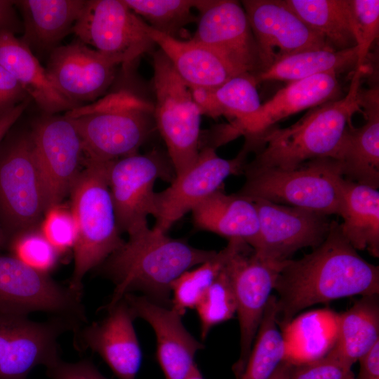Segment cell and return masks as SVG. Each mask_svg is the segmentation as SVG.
I'll list each match as a JSON object with an SVG mask.
<instances>
[{"label":"cell","mask_w":379,"mask_h":379,"mask_svg":"<svg viewBox=\"0 0 379 379\" xmlns=\"http://www.w3.org/2000/svg\"><path fill=\"white\" fill-rule=\"evenodd\" d=\"M277 320L286 328L300 311L353 295L379 293V267L365 260L331 221L325 240L298 260H288L274 284Z\"/></svg>","instance_id":"cell-1"},{"label":"cell","mask_w":379,"mask_h":379,"mask_svg":"<svg viewBox=\"0 0 379 379\" xmlns=\"http://www.w3.org/2000/svg\"><path fill=\"white\" fill-rule=\"evenodd\" d=\"M82 294L53 280L16 258L0 255V312L27 316L43 312L84 325Z\"/></svg>","instance_id":"cell-10"},{"label":"cell","mask_w":379,"mask_h":379,"mask_svg":"<svg viewBox=\"0 0 379 379\" xmlns=\"http://www.w3.org/2000/svg\"><path fill=\"white\" fill-rule=\"evenodd\" d=\"M216 253L149 227L130 234L128 241L101 264L103 272L115 285L105 309L133 291L142 292L143 295L166 305L173 282Z\"/></svg>","instance_id":"cell-2"},{"label":"cell","mask_w":379,"mask_h":379,"mask_svg":"<svg viewBox=\"0 0 379 379\" xmlns=\"http://www.w3.org/2000/svg\"><path fill=\"white\" fill-rule=\"evenodd\" d=\"M284 262L263 259L248 244H244L227 263L234 289L240 329V354L233 366L237 378L244 369L277 275Z\"/></svg>","instance_id":"cell-14"},{"label":"cell","mask_w":379,"mask_h":379,"mask_svg":"<svg viewBox=\"0 0 379 379\" xmlns=\"http://www.w3.org/2000/svg\"><path fill=\"white\" fill-rule=\"evenodd\" d=\"M339 215L342 232L356 250L367 249L379 257V192L377 189L346 180L341 182Z\"/></svg>","instance_id":"cell-28"},{"label":"cell","mask_w":379,"mask_h":379,"mask_svg":"<svg viewBox=\"0 0 379 379\" xmlns=\"http://www.w3.org/2000/svg\"><path fill=\"white\" fill-rule=\"evenodd\" d=\"M28 98L18 82L0 64V114Z\"/></svg>","instance_id":"cell-42"},{"label":"cell","mask_w":379,"mask_h":379,"mask_svg":"<svg viewBox=\"0 0 379 379\" xmlns=\"http://www.w3.org/2000/svg\"><path fill=\"white\" fill-rule=\"evenodd\" d=\"M148 31L155 45L191 90L213 89L241 74L218 53L201 43L192 39L180 40L149 26Z\"/></svg>","instance_id":"cell-24"},{"label":"cell","mask_w":379,"mask_h":379,"mask_svg":"<svg viewBox=\"0 0 379 379\" xmlns=\"http://www.w3.org/2000/svg\"><path fill=\"white\" fill-rule=\"evenodd\" d=\"M153 67L156 97L153 105L154 120L178 176L190 168L198 157L202 114L190 88L160 50L154 54Z\"/></svg>","instance_id":"cell-8"},{"label":"cell","mask_w":379,"mask_h":379,"mask_svg":"<svg viewBox=\"0 0 379 379\" xmlns=\"http://www.w3.org/2000/svg\"><path fill=\"white\" fill-rule=\"evenodd\" d=\"M81 326L58 317L39 322L0 312V379H28L35 367L54 364L60 359L59 338Z\"/></svg>","instance_id":"cell-12"},{"label":"cell","mask_w":379,"mask_h":379,"mask_svg":"<svg viewBox=\"0 0 379 379\" xmlns=\"http://www.w3.org/2000/svg\"><path fill=\"white\" fill-rule=\"evenodd\" d=\"M359 41L356 67L364 66L370 48L379 34V1L351 0Z\"/></svg>","instance_id":"cell-39"},{"label":"cell","mask_w":379,"mask_h":379,"mask_svg":"<svg viewBox=\"0 0 379 379\" xmlns=\"http://www.w3.org/2000/svg\"><path fill=\"white\" fill-rule=\"evenodd\" d=\"M241 4L259 50L262 71L281 58L294 53L334 50L284 0H244Z\"/></svg>","instance_id":"cell-17"},{"label":"cell","mask_w":379,"mask_h":379,"mask_svg":"<svg viewBox=\"0 0 379 379\" xmlns=\"http://www.w3.org/2000/svg\"><path fill=\"white\" fill-rule=\"evenodd\" d=\"M7 243V237L0 224V249L2 248Z\"/></svg>","instance_id":"cell-48"},{"label":"cell","mask_w":379,"mask_h":379,"mask_svg":"<svg viewBox=\"0 0 379 379\" xmlns=\"http://www.w3.org/2000/svg\"><path fill=\"white\" fill-rule=\"evenodd\" d=\"M28 102L29 100H26L0 114V144L23 113Z\"/></svg>","instance_id":"cell-45"},{"label":"cell","mask_w":379,"mask_h":379,"mask_svg":"<svg viewBox=\"0 0 379 379\" xmlns=\"http://www.w3.org/2000/svg\"><path fill=\"white\" fill-rule=\"evenodd\" d=\"M30 134L49 208L62 204L85 164L79 132L65 115L48 114L35 123Z\"/></svg>","instance_id":"cell-15"},{"label":"cell","mask_w":379,"mask_h":379,"mask_svg":"<svg viewBox=\"0 0 379 379\" xmlns=\"http://www.w3.org/2000/svg\"><path fill=\"white\" fill-rule=\"evenodd\" d=\"M352 366L327 353L314 359L294 363L290 379H354Z\"/></svg>","instance_id":"cell-40"},{"label":"cell","mask_w":379,"mask_h":379,"mask_svg":"<svg viewBox=\"0 0 379 379\" xmlns=\"http://www.w3.org/2000/svg\"><path fill=\"white\" fill-rule=\"evenodd\" d=\"M0 64L46 114L68 112L79 107L56 88L46 68L41 66L30 48L13 33H0Z\"/></svg>","instance_id":"cell-25"},{"label":"cell","mask_w":379,"mask_h":379,"mask_svg":"<svg viewBox=\"0 0 379 379\" xmlns=\"http://www.w3.org/2000/svg\"><path fill=\"white\" fill-rule=\"evenodd\" d=\"M109 162L85 161L69 193L77 236L68 286L80 294L86 273L101 265L124 243L108 185Z\"/></svg>","instance_id":"cell-4"},{"label":"cell","mask_w":379,"mask_h":379,"mask_svg":"<svg viewBox=\"0 0 379 379\" xmlns=\"http://www.w3.org/2000/svg\"><path fill=\"white\" fill-rule=\"evenodd\" d=\"M101 321L83 325L74 333L79 350L90 349L105 361L119 379H135L142 361L135 319L124 299L107 310Z\"/></svg>","instance_id":"cell-20"},{"label":"cell","mask_w":379,"mask_h":379,"mask_svg":"<svg viewBox=\"0 0 379 379\" xmlns=\"http://www.w3.org/2000/svg\"><path fill=\"white\" fill-rule=\"evenodd\" d=\"M361 107L366 123L345 128L335 159L345 179L371 187H379V91L378 86L361 90Z\"/></svg>","instance_id":"cell-23"},{"label":"cell","mask_w":379,"mask_h":379,"mask_svg":"<svg viewBox=\"0 0 379 379\" xmlns=\"http://www.w3.org/2000/svg\"><path fill=\"white\" fill-rule=\"evenodd\" d=\"M358 361L359 373L354 379H379V342Z\"/></svg>","instance_id":"cell-43"},{"label":"cell","mask_w":379,"mask_h":379,"mask_svg":"<svg viewBox=\"0 0 379 379\" xmlns=\"http://www.w3.org/2000/svg\"><path fill=\"white\" fill-rule=\"evenodd\" d=\"M50 53L46 69L51 80L78 106L102 95L114 79L117 66L78 39Z\"/></svg>","instance_id":"cell-22"},{"label":"cell","mask_w":379,"mask_h":379,"mask_svg":"<svg viewBox=\"0 0 379 379\" xmlns=\"http://www.w3.org/2000/svg\"><path fill=\"white\" fill-rule=\"evenodd\" d=\"M48 208L30 133H7L0 144V224L7 241L38 227Z\"/></svg>","instance_id":"cell-7"},{"label":"cell","mask_w":379,"mask_h":379,"mask_svg":"<svg viewBox=\"0 0 379 379\" xmlns=\"http://www.w3.org/2000/svg\"><path fill=\"white\" fill-rule=\"evenodd\" d=\"M193 41L211 48L241 74L262 71L259 50L241 3L201 0Z\"/></svg>","instance_id":"cell-18"},{"label":"cell","mask_w":379,"mask_h":379,"mask_svg":"<svg viewBox=\"0 0 379 379\" xmlns=\"http://www.w3.org/2000/svg\"><path fill=\"white\" fill-rule=\"evenodd\" d=\"M151 28L175 37L187 24L194 22L192 8L199 0H124Z\"/></svg>","instance_id":"cell-35"},{"label":"cell","mask_w":379,"mask_h":379,"mask_svg":"<svg viewBox=\"0 0 379 379\" xmlns=\"http://www.w3.org/2000/svg\"><path fill=\"white\" fill-rule=\"evenodd\" d=\"M65 115L79 132L85 161L108 162L138 153L152 132L154 105L121 91Z\"/></svg>","instance_id":"cell-5"},{"label":"cell","mask_w":379,"mask_h":379,"mask_svg":"<svg viewBox=\"0 0 379 379\" xmlns=\"http://www.w3.org/2000/svg\"><path fill=\"white\" fill-rule=\"evenodd\" d=\"M357 47L340 51L319 49L294 53L275 62L255 76L257 82H293L317 74L343 71L357 65Z\"/></svg>","instance_id":"cell-31"},{"label":"cell","mask_w":379,"mask_h":379,"mask_svg":"<svg viewBox=\"0 0 379 379\" xmlns=\"http://www.w3.org/2000/svg\"><path fill=\"white\" fill-rule=\"evenodd\" d=\"M122 299L134 318L145 320L152 328L157 359L166 379H185L195 366V355L204 345L185 328L182 316L145 295L131 293Z\"/></svg>","instance_id":"cell-21"},{"label":"cell","mask_w":379,"mask_h":379,"mask_svg":"<svg viewBox=\"0 0 379 379\" xmlns=\"http://www.w3.org/2000/svg\"><path fill=\"white\" fill-rule=\"evenodd\" d=\"M248 153L243 147L236 157L226 159L219 157L214 147H207L200 150L190 168L175 176L166 189L156 192L153 228L166 233L184 215L222 189L229 176L244 173Z\"/></svg>","instance_id":"cell-13"},{"label":"cell","mask_w":379,"mask_h":379,"mask_svg":"<svg viewBox=\"0 0 379 379\" xmlns=\"http://www.w3.org/2000/svg\"><path fill=\"white\" fill-rule=\"evenodd\" d=\"M340 95L337 73L317 74L291 82L252 114L231 121L220 133L227 142L239 135L251 146L282 119L303 109L335 100Z\"/></svg>","instance_id":"cell-19"},{"label":"cell","mask_w":379,"mask_h":379,"mask_svg":"<svg viewBox=\"0 0 379 379\" xmlns=\"http://www.w3.org/2000/svg\"><path fill=\"white\" fill-rule=\"evenodd\" d=\"M255 75H236L217 88L191 90L201 114L225 116L233 121L255 112L261 105Z\"/></svg>","instance_id":"cell-32"},{"label":"cell","mask_w":379,"mask_h":379,"mask_svg":"<svg viewBox=\"0 0 379 379\" xmlns=\"http://www.w3.org/2000/svg\"><path fill=\"white\" fill-rule=\"evenodd\" d=\"M195 309L203 339L215 326L232 319L236 314V296L227 264L202 295Z\"/></svg>","instance_id":"cell-36"},{"label":"cell","mask_w":379,"mask_h":379,"mask_svg":"<svg viewBox=\"0 0 379 379\" xmlns=\"http://www.w3.org/2000/svg\"><path fill=\"white\" fill-rule=\"evenodd\" d=\"M36 228L13 236L7 244L12 256L32 269L48 274L56 266L60 253Z\"/></svg>","instance_id":"cell-37"},{"label":"cell","mask_w":379,"mask_h":379,"mask_svg":"<svg viewBox=\"0 0 379 379\" xmlns=\"http://www.w3.org/2000/svg\"><path fill=\"white\" fill-rule=\"evenodd\" d=\"M333 343L327 353L352 367L379 342L378 295L361 296L335 319Z\"/></svg>","instance_id":"cell-29"},{"label":"cell","mask_w":379,"mask_h":379,"mask_svg":"<svg viewBox=\"0 0 379 379\" xmlns=\"http://www.w3.org/2000/svg\"><path fill=\"white\" fill-rule=\"evenodd\" d=\"M50 379H109L87 359L77 362H66L61 359L46 368Z\"/></svg>","instance_id":"cell-41"},{"label":"cell","mask_w":379,"mask_h":379,"mask_svg":"<svg viewBox=\"0 0 379 379\" xmlns=\"http://www.w3.org/2000/svg\"><path fill=\"white\" fill-rule=\"evenodd\" d=\"M335 51L357 46L359 34L351 0H284Z\"/></svg>","instance_id":"cell-30"},{"label":"cell","mask_w":379,"mask_h":379,"mask_svg":"<svg viewBox=\"0 0 379 379\" xmlns=\"http://www.w3.org/2000/svg\"><path fill=\"white\" fill-rule=\"evenodd\" d=\"M15 8V1L0 0V33L8 32L15 34L22 29Z\"/></svg>","instance_id":"cell-44"},{"label":"cell","mask_w":379,"mask_h":379,"mask_svg":"<svg viewBox=\"0 0 379 379\" xmlns=\"http://www.w3.org/2000/svg\"><path fill=\"white\" fill-rule=\"evenodd\" d=\"M195 227L230 240H239L251 248L259 234V220L254 202L238 194L220 189L192 211Z\"/></svg>","instance_id":"cell-26"},{"label":"cell","mask_w":379,"mask_h":379,"mask_svg":"<svg viewBox=\"0 0 379 379\" xmlns=\"http://www.w3.org/2000/svg\"><path fill=\"white\" fill-rule=\"evenodd\" d=\"M148 29L124 0H90L72 32L117 66L131 64L153 48Z\"/></svg>","instance_id":"cell-9"},{"label":"cell","mask_w":379,"mask_h":379,"mask_svg":"<svg viewBox=\"0 0 379 379\" xmlns=\"http://www.w3.org/2000/svg\"><path fill=\"white\" fill-rule=\"evenodd\" d=\"M230 240L222 250L210 260L192 268L177 278L171 287V308L180 316L195 308L206 291L223 270L232 255L244 244Z\"/></svg>","instance_id":"cell-34"},{"label":"cell","mask_w":379,"mask_h":379,"mask_svg":"<svg viewBox=\"0 0 379 379\" xmlns=\"http://www.w3.org/2000/svg\"><path fill=\"white\" fill-rule=\"evenodd\" d=\"M185 379H204L197 364Z\"/></svg>","instance_id":"cell-47"},{"label":"cell","mask_w":379,"mask_h":379,"mask_svg":"<svg viewBox=\"0 0 379 379\" xmlns=\"http://www.w3.org/2000/svg\"><path fill=\"white\" fill-rule=\"evenodd\" d=\"M276 296L265 307L244 369L238 379H269L287 356L286 342L277 320Z\"/></svg>","instance_id":"cell-33"},{"label":"cell","mask_w":379,"mask_h":379,"mask_svg":"<svg viewBox=\"0 0 379 379\" xmlns=\"http://www.w3.org/2000/svg\"><path fill=\"white\" fill-rule=\"evenodd\" d=\"M40 230L60 254L74 248L77 227L70 208L62 204L50 207L41 222Z\"/></svg>","instance_id":"cell-38"},{"label":"cell","mask_w":379,"mask_h":379,"mask_svg":"<svg viewBox=\"0 0 379 379\" xmlns=\"http://www.w3.org/2000/svg\"><path fill=\"white\" fill-rule=\"evenodd\" d=\"M244 173L246 181L237 193L241 196L327 216L339 215L343 176L341 165L335 159H314L289 170L270 168Z\"/></svg>","instance_id":"cell-6"},{"label":"cell","mask_w":379,"mask_h":379,"mask_svg":"<svg viewBox=\"0 0 379 379\" xmlns=\"http://www.w3.org/2000/svg\"><path fill=\"white\" fill-rule=\"evenodd\" d=\"M175 178L171 161L157 150L109 161L107 180L119 231L130 234L147 227V216L154 212L156 180Z\"/></svg>","instance_id":"cell-11"},{"label":"cell","mask_w":379,"mask_h":379,"mask_svg":"<svg viewBox=\"0 0 379 379\" xmlns=\"http://www.w3.org/2000/svg\"><path fill=\"white\" fill-rule=\"evenodd\" d=\"M86 1H15L22 17L20 40L32 51H50L70 32L79 19Z\"/></svg>","instance_id":"cell-27"},{"label":"cell","mask_w":379,"mask_h":379,"mask_svg":"<svg viewBox=\"0 0 379 379\" xmlns=\"http://www.w3.org/2000/svg\"><path fill=\"white\" fill-rule=\"evenodd\" d=\"M364 66L356 67L347 93L310 110L294 124L273 127L251 147L255 158L244 171L293 169L319 158L335 159L346 127L361 110V84Z\"/></svg>","instance_id":"cell-3"},{"label":"cell","mask_w":379,"mask_h":379,"mask_svg":"<svg viewBox=\"0 0 379 379\" xmlns=\"http://www.w3.org/2000/svg\"><path fill=\"white\" fill-rule=\"evenodd\" d=\"M257 208L259 234L252 247L260 258L284 263L297 251L319 246L331 225L327 215L264 199H251Z\"/></svg>","instance_id":"cell-16"},{"label":"cell","mask_w":379,"mask_h":379,"mask_svg":"<svg viewBox=\"0 0 379 379\" xmlns=\"http://www.w3.org/2000/svg\"><path fill=\"white\" fill-rule=\"evenodd\" d=\"M293 362L285 359L276 368L269 379H290Z\"/></svg>","instance_id":"cell-46"}]
</instances>
